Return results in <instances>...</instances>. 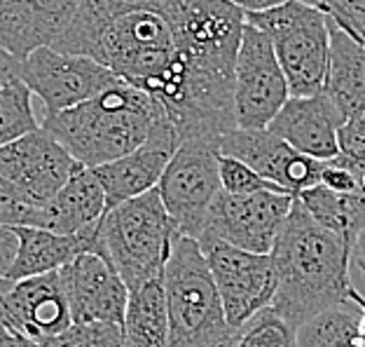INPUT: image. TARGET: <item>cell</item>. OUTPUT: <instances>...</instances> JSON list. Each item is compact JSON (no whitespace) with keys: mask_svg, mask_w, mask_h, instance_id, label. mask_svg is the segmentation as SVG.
Returning <instances> with one entry per match:
<instances>
[{"mask_svg":"<svg viewBox=\"0 0 365 347\" xmlns=\"http://www.w3.org/2000/svg\"><path fill=\"white\" fill-rule=\"evenodd\" d=\"M269 256L274 266L269 308L295 331L312 317L349 301L351 246L319 226L297 197Z\"/></svg>","mask_w":365,"mask_h":347,"instance_id":"cell-1","label":"cell"},{"mask_svg":"<svg viewBox=\"0 0 365 347\" xmlns=\"http://www.w3.org/2000/svg\"><path fill=\"white\" fill-rule=\"evenodd\" d=\"M164 120L169 115L155 96L122 82L76 109L43 115L40 127L82 167L96 169L134 153Z\"/></svg>","mask_w":365,"mask_h":347,"instance_id":"cell-2","label":"cell"},{"mask_svg":"<svg viewBox=\"0 0 365 347\" xmlns=\"http://www.w3.org/2000/svg\"><path fill=\"white\" fill-rule=\"evenodd\" d=\"M94 61L122 82L155 96L164 109L180 94L182 56L169 24L153 12L106 16L98 31Z\"/></svg>","mask_w":365,"mask_h":347,"instance_id":"cell-3","label":"cell"},{"mask_svg":"<svg viewBox=\"0 0 365 347\" xmlns=\"http://www.w3.org/2000/svg\"><path fill=\"white\" fill-rule=\"evenodd\" d=\"M180 230L169 216L160 190L122 202L103 213L96 228V253L115 268L131 291L164 277Z\"/></svg>","mask_w":365,"mask_h":347,"instance_id":"cell-4","label":"cell"},{"mask_svg":"<svg viewBox=\"0 0 365 347\" xmlns=\"http://www.w3.org/2000/svg\"><path fill=\"white\" fill-rule=\"evenodd\" d=\"M171 347H211L232 331L209 263L192 237H178L164 268Z\"/></svg>","mask_w":365,"mask_h":347,"instance_id":"cell-5","label":"cell"},{"mask_svg":"<svg viewBox=\"0 0 365 347\" xmlns=\"http://www.w3.org/2000/svg\"><path fill=\"white\" fill-rule=\"evenodd\" d=\"M246 24L272 40L290 96H317L323 92L330 52L326 12L297 0H286L267 12L246 14Z\"/></svg>","mask_w":365,"mask_h":347,"instance_id":"cell-6","label":"cell"},{"mask_svg":"<svg viewBox=\"0 0 365 347\" xmlns=\"http://www.w3.org/2000/svg\"><path fill=\"white\" fill-rule=\"evenodd\" d=\"M220 139H187L173 153L160 181V197L182 237L199 239L213 200L220 193Z\"/></svg>","mask_w":365,"mask_h":347,"instance_id":"cell-7","label":"cell"},{"mask_svg":"<svg viewBox=\"0 0 365 347\" xmlns=\"http://www.w3.org/2000/svg\"><path fill=\"white\" fill-rule=\"evenodd\" d=\"M293 200L295 195L272 190L253 195H227L220 190L197 242H225L251 253H272Z\"/></svg>","mask_w":365,"mask_h":347,"instance_id":"cell-8","label":"cell"},{"mask_svg":"<svg viewBox=\"0 0 365 347\" xmlns=\"http://www.w3.org/2000/svg\"><path fill=\"white\" fill-rule=\"evenodd\" d=\"M290 99L272 40L244 26L235 64V122L239 129H267Z\"/></svg>","mask_w":365,"mask_h":347,"instance_id":"cell-9","label":"cell"},{"mask_svg":"<svg viewBox=\"0 0 365 347\" xmlns=\"http://www.w3.org/2000/svg\"><path fill=\"white\" fill-rule=\"evenodd\" d=\"M21 82L45 106V115L61 113L89 101L122 80L106 66L78 54L40 47L21 61Z\"/></svg>","mask_w":365,"mask_h":347,"instance_id":"cell-10","label":"cell"},{"mask_svg":"<svg viewBox=\"0 0 365 347\" xmlns=\"http://www.w3.org/2000/svg\"><path fill=\"white\" fill-rule=\"evenodd\" d=\"M218 288L225 321L242 328L267 310L274 298V266L269 253H251L225 242L199 244Z\"/></svg>","mask_w":365,"mask_h":347,"instance_id":"cell-11","label":"cell"},{"mask_svg":"<svg viewBox=\"0 0 365 347\" xmlns=\"http://www.w3.org/2000/svg\"><path fill=\"white\" fill-rule=\"evenodd\" d=\"M78 164L43 127L0 148V181L40 209L66 186Z\"/></svg>","mask_w":365,"mask_h":347,"instance_id":"cell-12","label":"cell"},{"mask_svg":"<svg viewBox=\"0 0 365 347\" xmlns=\"http://www.w3.org/2000/svg\"><path fill=\"white\" fill-rule=\"evenodd\" d=\"M220 155L251 167L260 178L290 195L321 183L323 162L300 155L269 129H232L220 136Z\"/></svg>","mask_w":365,"mask_h":347,"instance_id":"cell-13","label":"cell"},{"mask_svg":"<svg viewBox=\"0 0 365 347\" xmlns=\"http://www.w3.org/2000/svg\"><path fill=\"white\" fill-rule=\"evenodd\" d=\"M0 312L12 331L36 343L73 326L59 270L16 282L0 279Z\"/></svg>","mask_w":365,"mask_h":347,"instance_id":"cell-14","label":"cell"},{"mask_svg":"<svg viewBox=\"0 0 365 347\" xmlns=\"http://www.w3.org/2000/svg\"><path fill=\"white\" fill-rule=\"evenodd\" d=\"M59 272L73 324H124L129 288L101 253H80Z\"/></svg>","mask_w":365,"mask_h":347,"instance_id":"cell-15","label":"cell"},{"mask_svg":"<svg viewBox=\"0 0 365 347\" xmlns=\"http://www.w3.org/2000/svg\"><path fill=\"white\" fill-rule=\"evenodd\" d=\"M87 0H0V49L24 61L40 47H54Z\"/></svg>","mask_w":365,"mask_h":347,"instance_id":"cell-16","label":"cell"},{"mask_svg":"<svg viewBox=\"0 0 365 347\" xmlns=\"http://www.w3.org/2000/svg\"><path fill=\"white\" fill-rule=\"evenodd\" d=\"M178 146L180 141L171 120H164L162 125L155 127L150 139L134 153L124 155L110 164H103V167H96L94 174L106 193V211L150 193L160 186L164 169L169 167Z\"/></svg>","mask_w":365,"mask_h":347,"instance_id":"cell-17","label":"cell"},{"mask_svg":"<svg viewBox=\"0 0 365 347\" xmlns=\"http://www.w3.org/2000/svg\"><path fill=\"white\" fill-rule=\"evenodd\" d=\"M339 120L323 94L290 96L267 127L274 136L312 160L330 162L339 155Z\"/></svg>","mask_w":365,"mask_h":347,"instance_id":"cell-18","label":"cell"},{"mask_svg":"<svg viewBox=\"0 0 365 347\" xmlns=\"http://www.w3.org/2000/svg\"><path fill=\"white\" fill-rule=\"evenodd\" d=\"M330 52L323 82V96L337 115L339 125H346L365 113V47L328 16Z\"/></svg>","mask_w":365,"mask_h":347,"instance_id":"cell-19","label":"cell"},{"mask_svg":"<svg viewBox=\"0 0 365 347\" xmlns=\"http://www.w3.org/2000/svg\"><path fill=\"white\" fill-rule=\"evenodd\" d=\"M103 213L106 193L94 169L78 164L66 186L43 206L40 228L56 235H80L98 226Z\"/></svg>","mask_w":365,"mask_h":347,"instance_id":"cell-20","label":"cell"},{"mask_svg":"<svg viewBox=\"0 0 365 347\" xmlns=\"http://www.w3.org/2000/svg\"><path fill=\"white\" fill-rule=\"evenodd\" d=\"M96 228H89L80 235H56L43 228H14L19 237V253L5 279H16L56 272L76 261L80 253L96 249Z\"/></svg>","mask_w":365,"mask_h":347,"instance_id":"cell-21","label":"cell"},{"mask_svg":"<svg viewBox=\"0 0 365 347\" xmlns=\"http://www.w3.org/2000/svg\"><path fill=\"white\" fill-rule=\"evenodd\" d=\"M122 328L124 347H171L162 279L129 293Z\"/></svg>","mask_w":365,"mask_h":347,"instance_id":"cell-22","label":"cell"},{"mask_svg":"<svg viewBox=\"0 0 365 347\" xmlns=\"http://www.w3.org/2000/svg\"><path fill=\"white\" fill-rule=\"evenodd\" d=\"M295 197L319 226L344 239L349 246L365 228V200L359 195H339L319 183L297 193Z\"/></svg>","mask_w":365,"mask_h":347,"instance_id":"cell-23","label":"cell"},{"mask_svg":"<svg viewBox=\"0 0 365 347\" xmlns=\"http://www.w3.org/2000/svg\"><path fill=\"white\" fill-rule=\"evenodd\" d=\"M295 347H361V308L349 298L312 317L295 331Z\"/></svg>","mask_w":365,"mask_h":347,"instance_id":"cell-24","label":"cell"},{"mask_svg":"<svg viewBox=\"0 0 365 347\" xmlns=\"http://www.w3.org/2000/svg\"><path fill=\"white\" fill-rule=\"evenodd\" d=\"M31 96V89L21 80L0 87V148L40 129Z\"/></svg>","mask_w":365,"mask_h":347,"instance_id":"cell-25","label":"cell"},{"mask_svg":"<svg viewBox=\"0 0 365 347\" xmlns=\"http://www.w3.org/2000/svg\"><path fill=\"white\" fill-rule=\"evenodd\" d=\"M237 347H295V328L267 308L242 326Z\"/></svg>","mask_w":365,"mask_h":347,"instance_id":"cell-26","label":"cell"},{"mask_svg":"<svg viewBox=\"0 0 365 347\" xmlns=\"http://www.w3.org/2000/svg\"><path fill=\"white\" fill-rule=\"evenodd\" d=\"M43 347H124L122 324H73L63 333L40 341Z\"/></svg>","mask_w":365,"mask_h":347,"instance_id":"cell-27","label":"cell"},{"mask_svg":"<svg viewBox=\"0 0 365 347\" xmlns=\"http://www.w3.org/2000/svg\"><path fill=\"white\" fill-rule=\"evenodd\" d=\"M218 174H220V190L227 195H253V193H264V190L286 193V190H281L279 186L260 178L258 174L251 167H246L244 162H239L235 158H225V155H220V160H218Z\"/></svg>","mask_w":365,"mask_h":347,"instance_id":"cell-28","label":"cell"},{"mask_svg":"<svg viewBox=\"0 0 365 347\" xmlns=\"http://www.w3.org/2000/svg\"><path fill=\"white\" fill-rule=\"evenodd\" d=\"M43 209L33 206L0 181V228H40Z\"/></svg>","mask_w":365,"mask_h":347,"instance_id":"cell-29","label":"cell"},{"mask_svg":"<svg viewBox=\"0 0 365 347\" xmlns=\"http://www.w3.org/2000/svg\"><path fill=\"white\" fill-rule=\"evenodd\" d=\"M326 14L349 36L365 38V0H333Z\"/></svg>","mask_w":365,"mask_h":347,"instance_id":"cell-30","label":"cell"},{"mask_svg":"<svg viewBox=\"0 0 365 347\" xmlns=\"http://www.w3.org/2000/svg\"><path fill=\"white\" fill-rule=\"evenodd\" d=\"M106 16H118L127 12H153L160 14L164 0H89Z\"/></svg>","mask_w":365,"mask_h":347,"instance_id":"cell-31","label":"cell"},{"mask_svg":"<svg viewBox=\"0 0 365 347\" xmlns=\"http://www.w3.org/2000/svg\"><path fill=\"white\" fill-rule=\"evenodd\" d=\"M339 153H363L365 155V113L346 122L337 131Z\"/></svg>","mask_w":365,"mask_h":347,"instance_id":"cell-32","label":"cell"},{"mask_svg":"<svg viewBox=\"0 0 365 347\" xmlns=\"http://www.w3.org/2000/svg\"><path fill=\"white\" fill-rule=\"evenodd\" d=\"M16 253H19V237L14 228H0V279L10 275Z\"/></svg>","mask_w":365,"mask_h":347,"instance_id":"cell-33","label":"cell"},{"mask_svg":"<svg viewBox=\"0 0 365 347\" xmlns=\"http://www.w3.org/2000/svg\"><path fill=\"white\" fill-rule=\"evenodd\" d=\"M19 80H21V61L10 52H5V49H0V87H7Z\"/></svg>","mask_w":365,"mask_h":347,"instance_id":"cell-34","label":"cell"},{"mask_svg":"<svg viewBox=\"0 0 365 347\" xmlns=\"http://www.w3.org/2000/svg\"><path fill=\"white\" fill-rule=\"evenodd\" d=\"M225 3L239 7L244 14H253V12H267L272 7L284 5L286 0H225Z\"/></svg>","mask_w":365,"mask_h":347,"instance_id":"cell-35","label":"cell"},{"mask_svg":"<svg viewBox=\"0 0 365 347\" xmlns=\"http://www.w3.org/2000/svg\"><path fill=\"white\" fill-rule=\"evenodd\" d=\"M351 263L365 272V228L356 235L354 244H351Z\"/></svg>","mask_w":365,"mask_h":347,"instance_id":"cell-36","label":"cell"},{"mask_svg":"<svg viewBox=\"0 0 365 347\" xmlns=\"http://www.w3.org/2000/svg\"><path fill=\"white\" fill-rule=\"evenodd\" d=\"M0 347H19V345H16V333L5 321L3 312H0Z\"/></svg>","mask_w":365,"mask_h":347,"instance_id":"cell-37","label":"cell"},{"mask_svg":"<svg viewBox=\"0 0 365 347\" xmlns=\"http://www.w3.org/2000/svg\"><path fill=\"white\" fill-rule=\"evenodd\" d=\"M349 298L361 308V347H365V296L356 291V288H351Z\"/></svg>","mask_w":365,"mask_h":347,"instance_id":"cell-38","label":"cell"},{"mask_svg":"<svg viewBox=\"0 0 365 347\" xmlns=\"http://www.w3.org/2000/svg\"><path fill=\"white\" fill-rule=\"evenodd\" d=\"M239 333H242V328H232L227 336H222L218 343H213L211 347H237V341H239Z\"/></svg>","mask_w":365,"mask_h":347,"instance_id":"cell-39","label":"cell"},{"mask_svg":"<svg viewBox=\"0 0 365 347\" xmlns=\"http://www.w3.org/2000/svg\"><path fill=\"white\" fill-rule=\"evenodd\" d=\"M297 3L312 5V7H317V10H321V12H326V10H328V5H330V3H333V0H297Z\"/></svg>","mask_w":365,"mask_h":347,"instance_id":"cell-40","label":"cell"},{"mask_svg":"<svg viewBox=\"0 0 365 347\" xmlns=\"http://www.w3.org/2000/svg\"><path fill=\"white\" fill-rule=\"evenodd\" d=\"M14 333H16V331H14ZM16 345H19V347H43L40 343L31 341V338H26V336H19V333H16Z\"/></svg>","mask_w":365,"mask_h":347,"instance_id":"cell-41","label":"cell"}]
</instances>
